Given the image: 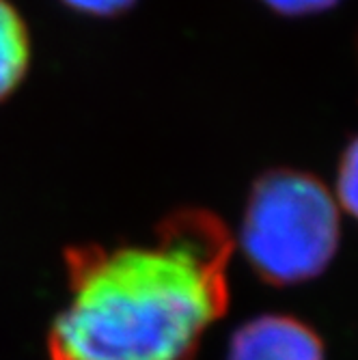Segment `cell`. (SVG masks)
I'll return each instance as SVG.
<instances>
[{"label":"cell","instance_id":"1","mask_svg":"<svg viewBox=\"0 0 358 360\" xmlns=\"http://www.w3.org/2000/svg\"><path fill=\"white\" fill-rule=\"evenodd\" d=\"M231 250L224 224L201 210L169 216L143 244L72 248L50 360H192L226 311Z\"/></svg>","mask_w":358,"mask_h":360},{"label":"cell","instance_id":"4","mask_svg":"<svg viewBox=\"0 0 358 360\" xmlns=\"http://www.w3.org/2000/svg\"><path fill=\"white\" fill-rule=\"evenodd\" d=\"M30 68V35L20 11L0 0V102L22 84Z\"/></svg>","mask_w":358,"mask_h":360},{"label":"cell","instance_id":"3","mask_svg":"<svg viewBox=\"0 0 358 360\" xmlns=\"http://www.w3.org/2000/svg\"><path fill=\"white\" fill-rule=\"evenodd\" d=\"M226 360H324V347L305 323L266 315L248 321L234 335Z\"/></svg>","mask_w":358,"mask_h":360},{"label":"cell","instance_id":"5","mask_svg":"<svg viewBox=\"0 0 358 360\" xmlns=\"http://www.w3.org/2000/svg\"><path fill=\"white\" fill-rule=\"evenodd\" d=\"M337 196L341 207L358 220V139L347 147L337 181Z\"/></svg>","mask_w":358,"mask_h":360},{"label":"cell","instance_id":"6","mask_svg":"<svg viewBox=\"0 0 358 360\" xmlns=\"http://www.w3.org/2000/svg\"><path fill=\"white\" fill-rule=\"evenodd\" d=\"M70 9L87 15H117L134 5V0H63Z\"/></svg>","mask_w":358,"mask_h":360},{"label":"cell","instance_id":"7","mask_svg":"<svg viewBox=\"0 0 358 360\" xmlns=\"http://www.w3.org/2000/svg\"><path fill=\"white\" fill-rule=\"evenodd\" d=\"M264 3L285 15H305V13L326 11L333 5H337L339 0H264Z\"/></svg>","mask_w":358,"mask_h":360},{"label":"cell","instance_id":"2","mask_svg":"<svg viewBox=\"0 0 358 360\" xmlns=\"http://www.w3.org/2000/svg\"><path fill=\"white\" fill-rule=\"evenodd\" d=\"M240 242L250 266L272 285L315 278L339 246V205L315 177L272 171L250 192Z\"/></svg>","mask_w":358,"mask_h":360}]
</instances>
